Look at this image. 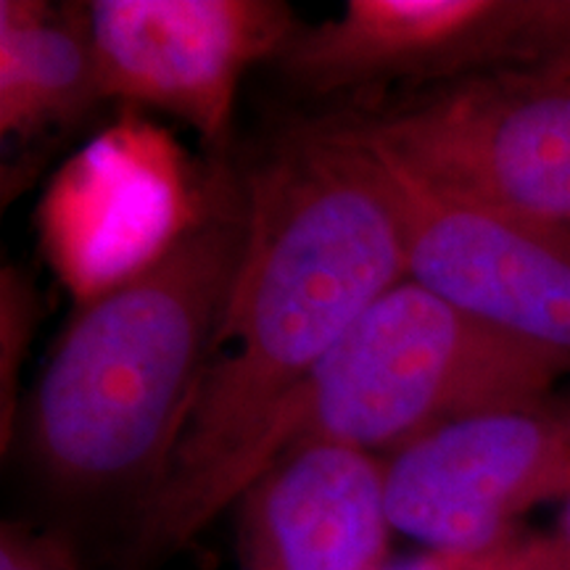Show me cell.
<instances>
[{
    "label": "cell",
    "mask_w": 570,
    "mask_h": 570,
    "mask_svg": "<svg viewBox=\"0 0 570 570\" xmlns=\"http://www.w3.org/2000/svg\"><path fill=\"white\" fill-rule=\"evenodd\" d=\"M570 51V0H348L294 35L275 63L309 96L550 75Z\"/></svg>",
    "instance_id": "cell-5"
},
{
    "label": "cell",
    "mask_w": 570,
    "mask_h": 570,
    "mask_svg": "<svg viewBox=\"0 0 570 570\" xmlns=\"http://www.w3.org/2000/svg\"><path fill=\"white\" fill-rule=\"evenodd\" d=\"M331 119L449 194L570 227V80L497 71Z\"/></svg>",
    "instance_id": "cell-4"
},
{
    "label": "cell",
    "mask_w": 570,
    "mask_h": 570,
    "mask_svg": "<svg viewBox=\"0 0 570 570\" xmlns=\"http://www.w3.org/2000/svg\"><path fill=\"white\" fill-rule=\"evenodd\" d=\"M106 101L82 6L0 3V130L42 138Z\"/></svg>",
    "instance_id": "cell-10"
},
{
    "label": "cell",
    "mask_w": 570,
    "mask_h": 570,
    "mask_svg": "<svg viewBox=\"0 0 570 570\" xmlns=\"http://www.w3.org/2000/svg\"><path fill=\"white\" fill-rule=\"evenodd\" d=\"M383 570H566L550 533L518 531L479 550H428Z\"/></svg>",
    "instance_id": "cell-11"
},
{
    "label": "cell",
    "mask_w": 570,
    "mask_h": 570,
    "mask_svg": "<svg viewBox=\"0 0 570 570\" xmlns=\"http://www.w3.org/2000/svg\"><path fill=\"white\" fill-rule=\"evenodd\" d=\"M365 146L386 173L410 281L570 373V227L449 194Z\"/></svg>",
    "instance_id": "cell-6"
},
{
    "label": "cell",
    "mask_w": 570,
    "mask_h": 570,
    "mask_svg": "<svg viewBox=\"0 0 570 570\" xmlns=\"http://www.w3.org/2000/svg\"><path fill=\"white\" fill-rule=\"evenodd\" d=\"M82 13L104 98L169 114L212 146L230 140L246 71L298 32L281 0H90Z\"/></svg>",
    "instance_id": "cell-8"
},
{
    "label": "cell",
    "mask_w": 570,
    "mask_h": 570,
    "mask_svg": "<svg viewBox=\"0 0 570 570\" xmlns=\"http://www.w3.org/2000/svg\"><path fill=\"white\" fill-rule=\"evenodd\" d=\"M0 570H82L61 533L6 520L0 525Z\"/></svg>",
    "instance_id": "cell-12"
},
{
    "label": "cell",
    "mask_w": 570,
    "mask_h": 570,
    "mask_svg": "<svg viewBox=\"0 0 570 570\" xmlns=\"http://www.w3.org/2000/svg\"><path fill=\"white\" fill-rule=\"evenodd\" d=\"M246 240L244 206L209 214L90 296L56 341L27 410L42 479L69 497L142 491L167 473Z\"/></svg>",
    "instance_id": "cell-2"
},
{
    "label": "cell",
    "mask_w": 570,
    "mask_h": 570,
    "mask_svg": "<svg viewBox=\"0 0 570 570\" xmlns=\"http://www.w3.org/2000/svg\"><path fill=\"white\" fill-rule=\"evenodd\" d=\"M558 377L552 362L404 277L367 306L281 410L256 475L309 441L389 458L454 420L547 399Z\"/></svg>",
    "instance_id": "cell-3"
},
{
    "label": "cell",
    "mask_w": 570,
    "mask_h": 570,
    "mask_svg": "<svg viewBox=\"0 0 570 570\" xmlns=\"http://www.w3.org/2000/svg\"><path fill=\"white\" fill-rule=\"evenodd\" d=\"M244 570H383L394 533L386 458L309 441L238 497Z\"/></svg>",
    "instance_id": "cell-9"
},
{
    "label": "cell",
    "mask_w": 570,
    "mask_h": 570,
    "mask_svg": "<svg viewBox=\"0 0 570 570\" xmlns=\"http://www.w3.org/2000/svg\"><path fill=\"white\" fill-rule=\"evenodd\" d=\"M244 217V254L202 386L142 502V558L177 550L238 502L281 410L367 306L407 277L386 173L333 119L267 148L246 175Z\"/></svg>",
    "instance_id": "cell-1"
},
{
    "label": "cell",
    "mask_w": 570,
    "mask_h": 570,
    "mask_svg": "<svg viewBox=\"0 0 570 570\" xmlns=\"http://www.w3.org/2000/svg\"><path fill=\"white\" fill-rule=\"evenodd\" d=\"M547 533H550L554 550H558V554H560L562 568L570 570V499L566 504H562L558 523H554Z\"/></svg>",
    "instance_id": "cell-13"
},
{
    "label": "cell",
    "mask_w": 570,
    "mask_h": 570,
    "mask_svg": "<svg viewBox=\"0 0 570 570\" xmlns=\"http://www.w3.org/2000/svg\"><path fill=\"white\" fill-rule=\"evenodd\" d=\"M396 533L428 550H479L570 499V404H510L454 420L386 458Z\"/></svg>",
    "instance_id": "cell-7"
}]
</instances>
